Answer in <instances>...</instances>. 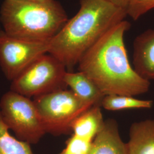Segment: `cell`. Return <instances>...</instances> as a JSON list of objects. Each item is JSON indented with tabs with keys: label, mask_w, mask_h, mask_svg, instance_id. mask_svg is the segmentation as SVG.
<instances>
[{
	"label": "cell",
	"mask_w": 154,
	"mask_h": 154,
	"mask_svg": "<svg viewBox=\"0 0 154 154\" xmlns=\"http://www.w3.org/2000/svg\"><path fill=\"white\" fill-rule=\"evenodd\" d=\"M130 28L126 20L104 34L83 55L79 71L90 78L102 93L137 96L149 91L151 82L139 75L131 66L125 44Z\"/></svg>",
	"instance_id": "1"
},
{
	"label": "cell",
	"mask_w": 154,
	"mask_h": 154,
	"mask_svg": "<svg viewBox=\"0 0 154 154\" xmlns=\"http://www.w3.org/2000/svg\"><path fill=\"white\" fill-rule=\"evenodd\" d=\"M80 8L50 41L48 53L72 72L83 55L109 30L125 20L126 10L108 0H79Z\"/></svg>",
	"instance_id": "2"
},
{
	"label": "cell",
	"mask_w": 154,
	"mask_h": 154,
	"mask_svg": "<svg viewBox=\"0 0 154 154\" xmlns=\"http://www.w3.org/2000/svg\"><path fill=\"white\" fill-rule=\"evenodd\" d=\"M68 20L65 10L57 0H4L0 8L4 32L11 37L30 42L50 41Z\"/></svg>",
	"instance_id": "3"
},
{
	"label": "cell",
	"mask_w": 154,
	"mask_h": 154,
	"mask_svg": "<svg viewBox=\"0 0 154 154\" xmlns=\"http://www.w3.org/2000/svg\"><path fill=\"white\" fill-rule=\"evenodd\" d=\"M46 133L59 136L72 132V123L92 106L71 90L63 88L33 98Z\"/></svg>",
	"instance_id": "4"
},
{
	"label": "cell",
	"mask_w": 154,
	"mask_h": 154,
	"mask_svg": "<svg viewBox=\"0 0 154 154\" xmlns=\"http://www.w3.org/2000/svg\"><path fill=\"white\" fill-rule=\"evenodd\" d=\"M0 112L17 138L30 144L38 143L46 133L33 100L10 90L0 99Z\"/></svg>",
	"instance_id": "5"
},
{
	"label": "cell",
	"mask_w": 154,
	"mask_h": 154,
	"mask_svg": "<svg viewBox=\"0 0 154 154\" xmlns=\"http://www.w3.org/2000/svg\"><path fill=\"white\" fill-rule=\"evenodd\" d=\"M65 66L49 53L41 56L11 81V90L34 98L66 88Z\"/></svg>",
	"instance_id": "6"
},
{
	"label": "cell",
	"mask_w": 154,
	"mask_h": 154,
	"mask_svg": "<svg viewBox=\"0 0 154 154\" xmlns=\"http://www.w3.org/2000/svg\"><path fill=\"white\" fill-rule=\"evenodd\" d=\"M49 42H30L15 38L0 30V67L13 81L41 56L48 53Z\"/></svg>",
	"instance_id": "7"
},
{
	"label": "cell",
	"mask_w": 154,
	"mask_h": 154,
	"mask_svg": "<svg viewBox=\"0 0 154 154\" xmlns=\"http://www.w3.org/2000/svg\"><path fill=\"white\" fill-rule=\"evenodd\" d=\"M133 67L149 82L154 81V29L140 34L133 43Z\"/></svg>",
	"instance_id": "8"
},
{
	"label": "cell",
	"mask_w": 154,
	"mask_h": 154,
	"mask_svg": "<svg viewBox=\"0 0 154 154\" xmlns=\"http://www.w3.org/2000/svg\"><path fill=\"white\" fill-rule=\"evenodd\" d=\"M88 154H128L127 143L122 140L114 119L105 121L104 126L94 139Z\"/></svg>",
	"instance_id": "9"
},
{
	"label": "cell",
	"mask_w": 154,
	"mask_h": 154,
	"mask_svg": "<svg viewBox=\"0 0 154 154\" xmlns=\"http://www.w3.org/2000/svg\"><path fill=\"white\" fill-rule=\"evenodd\" d=\"M67 87L77 97L92 106H101L105 95L95 83L83 72H67L64 78Z\"/></svg>",
	"instance_id": "10"
},
{
	"label": "cell",
	"mask_w": 154,
	"mask_h": 154,
	"mask_svg": "<svg viewBox=\"0 0 154 154\" xmlns=\"http://www.w3.org/2000/svg\"><path fill=\"white\" fill-rule=\"evenodd\" d=\"M128 154H154V120L132 123L127 143Z\"/></svg>",
	"instance_id": "11"
},
{
	"label": "cell",
	"mask_w": 154,
	"mask_h": 154,
	"mask_svg": "<svg viewBox=\"0 0 154 154\" xmlns=\"http://www.w3.org/2000/svg\"><path fill=\"white\" fill-rule=\"evenodd\" d=\"M101 106H93L83 112L72 123V134L93 142L105 125Z\"/></svg>",
	"instance_id": "12"
},
{
	"label": "cell",
	"mask_w": 154,
	"mask_h": 154,
	"mask_svg": "<svg viewBox=\"0 0 154 154\" xmlns=\"http://www.w3.org/2000/svg\"><path fill=\"white\" fill-rule=\"evenodd\" d=\"M153 106L151 100L137 99L134 97L111 94L105 95L101 107L109 111H120L127 109H151Z\"/></svg>",
	"instance_id": "13"
},
{
	"label": "cell",
	"mask_w": 154,
	"mask_h": 154,
	"mask_svg": "<svg viewBox=\"0 0 154 154\" xmlns=\"http://www.w3.org/2000/svg\"><path fill=\"white\" fill-rule=\"evenodd\" d=\"M0 112V154H34L30 144L12 136Z\"/></svg>",
	"instance_id": "14"
},
{
	"label": "cell",
	"mask_w": 154,
	"mask_h": 154,
	"mask_svg": "<svg viewBox=\"0 0 154 154\" xmlns=\"http://www.w3.org/2000/svg\"><path fill=\"white\" fill-rule=\"evenodd\" d=\"M93 142L74 134L66 142L65 148L59 154H88Z\"/></svg>",
	"instance_id": "15"
},
{
	"label": "cell",
	"mask_w": 154,
	"mask_h": 154,
	"mask_svg": "<svg viewBox=\"0 0 154 154\" xmlns=\"http://www.w3.org/2000/svg\"><path fill=\"white\" fill-rule=\"evenodd\" d=\"M154 8V0H130L126 8L127 16L137 20Z\"/></svg>",
	"instance_id": "16"
},
{
	"label": "cell",
	"mask_w": 154,
	"mask_h": 154,
	"mask_svg": "<svg viewBox=\"0 0 154 154\" xmlns=\"http://www.w3.org/2000/svg\"><path fill=\"white\" fill-rule=\"evenodd\" d=\"M109 1L114 4L115 5L120 7L122 9L126 10L127 7L128 5L130 0H108Z\"/></svg>",
	"instance_id": "17"
},
{
	"label": "cell",
	"mask_w": 154,
	"mask_h": 154,
	"mask_svg": "<svg viewBox=\"0 0 154 154\" xmlns=\"http://www.w3.org/2000/svg\"><path fill=\"white\" fill-rule=\"evenodd\" d=\"M22 1H45L48 0H22Z\"/></svg>",
	"instance_id": "18"
}]
</instances>
